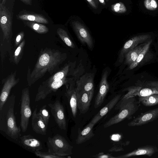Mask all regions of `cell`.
Here are the masks:
<instances>
[{"instance_id": "obj_12", "label": "cell", "mask_w": 158, "mask_h": 158, "mask_svg": "<svg viewBox=\"0 0 158 158\" xmlns=\"http://www.w3.org/2000/svg\"><path fill=\"white\" fill-rule=\"evenodd\" d=\"M73 30L80 42L86 44L89 48L93 46V42L89 32L85 26L77 21L72 22Z\"/></svg>"}, {"instance_id": "obj_15", "label": "cell", "mask_w": 158, "mask_h": 158, "mask_svg": "<svg viewBox=\"0 0 158 158\" xmlns=\"http://www.w3.org/2000/svg\"><path fill=\"white\" fill-rule=\"evenodd\" d=\"M158 152V148L156 146L146 145L139 147L129 153L115 157V158H127L139 156L151 157Z\"/></svg>"}, {"instance_id": "obj_35", "label": "cell", "mask_w": 158, "mask_h": 158, "mask_svg": "<svg viewBox=\"0 0 158 158\" xmlns=\"http://www.w3.org/2000/svg\"><path fill=\"white\" fill-rule=\"evenodd\" d=\"M24 33L23 31H21L17 35L15 42V47H18L20 44L23 40V39L24 36Z\"/></svg>"}, {"instance_id": "obj_1", "label": "cell", "mask_w": 158, "mask_h": 158, "mask_svg": "<svg viewBox=\"0 0 158 158\" xmlns=\"http://www.w3.org/2000/svg\"><path fill=\"white\" fill-rule=\"evenodd\" d=\"M66 58V54L58 50L47 48L41 50L31 72L28 68L27 81L28 86H31L47 73L52 75L57 71Z\"/></svg>"}, {"instance_id": "obj_39", "label": "cell", "mask_w": 158, "mask_h": 158, "mask_svg": "<svg viewBox=\"0 0 158 158\" xmlns=\"http://www.w3.org/2000/svg\"><path fill=\"white\" fill-rule=\"evenodd\" d=\"M99 2L103 5H106V2L105 0H98Z\"/></svg>"}, {"instance_id": "obj_41", "label": "cell", "mask_w": 158, "mask_h": 158, "mask_svg": "<svg viewBox=\"0 0 158 158\" xmlns=\"http://www.w3.org/2000/svg\"><path fill=\"white\" fill-rule=\"evenodd\" d=\"M106 1L107 2L109 0H106Z\"/></svg>"}, {"instance_id": "obj_13", "label": "cell", "mask_w": 158, "mask_h": 158, "mask_svg": "<svg viewBox=\"0 0 158 158\" xmlns=\"http://www.w3.org/2000/svg\"><path fill=\"white\" fill-rule=\"evenodd\" d=\"M77 109L81 114H84L88 110L94 92L77 90Z\"/></svg>"}, {"instance_id": "obj_4", "label": "cell", "mask_w": 158, "mask_h": 158, "mask_svg": "<svg viewBox=\"0 0 158 158\" xmlns=\"http://www.w3.org/2000/svg\"><path fill=\"white\" fill-rule=\"evenodd\" d=\"M48 152L52 154L65 156L73 154V147L64 138L57 134L53 137H48L47 142Z\"/></svg>"}, {"instance_id": "obj_38", "label": "cell", "mask_w": 158, "mask_h": 158, "mask_svg": "<svg viewBox=\"0 0 158 158\" xmlns=\"http://www.w3.org/2000/svg\"><path fill=\"white\" fill-rule=\"evenodd\" d=\"M22 2L27 5H31L32 4V0H20Z\"/></svg>"}, {"instance_id": "obj_29", "label": "cell", "mask_w": 158, "mask_h": 158, "mask_svg": "<svg viewBox=\"0 0 158 158\" xmlns=\"http://www.w3.org/2000/svg\"><path fill=\"white\" fill-rule=\"evenodd\" d=\"M57 33L60 38L67 45L72 48H75L73 43L65 30L61 28H59L57 30Z\"/></svg>"}, {"instance_id": "obj_26", "label": "cell", "mask_w": 158, "mask_h": 158, "mask_svg": "<svg viewBox=\"0 0 158 158\" xmlns=\"http://www.w3.org/2000/svg\"><path fill=\"white\" fill-rule=\"evenodd\" d=\"M69 64H66L61 70L52 75L45 81L47 82H50L55 81H60L67 77L69 71Z\"/></svg>"}, {"instance_id": "obj_20", "label": "cell", "mask_w": 158, "mask_h": 158, "mask_svg": "<svg viewBox=\"0 0 158 158\" xmlns=\"http://www.w3.org/2000/svg\"><path fill=\"white\" fill-rule=\"evenodd\" d=\"M121 94L115 96L103 108L100 110L93 118L90 122L94 125L103 117L110 112L116 105L120 99Z\"/></svg>"}, {"instance_id": "obj_32", "label": "cell", "mask_w": 158, "mask_h": 158, "mask_svg": "<svg viewBox=\"0 0 158 158\" xmlns=\"http://www.w3.org/2000/svg\"><path fill=\"white\" fill-rule=\"evenodd\" d=\"M38 113L43 118L46 125L48 126L50 116L48 111L46 109V105L43 106L40 109Z\"/></svg>"}, {"instance_id": "obj_3", "label": "cell", "mask_w": 158, "mask_h": 158, "mask_svg": "<svg viewBox=\"0 0 158 158\" xmlns=\"http://www.w3.org/2000/svg\"><path fill=\"white\" fill-rule=\"evenodd\" d=\"M140 104L135 97L121 99L115 106V110H119L118 112L105 123L104 127H108L126 119H131L132 116L138 110Z\"/></svg>"}, {"instance_id": "obj_30", "label": "cell", "mask_w": 158, "mask_h": 158, "mask_svg": "<svg viewBox=\"0 0 158 158\" xmlns=\"http://www.w3.org/2000/svg\"><path fill=\"white\" fill-rule=\"evenodd\" d=\"M25 42V40H23L17 47L14 52L13 55L14 62L16 65L19 64L22 57Z\"/></svg>"}, {"instance_id": "obj_28", "label": "cell", "mask_w": 158, "mask_h": 158, "mask_svg": "<svg viewBox=\"0 0 158 158\" xmlns=\"http://www.w3.org/2000/svg\"><path fill=\"white\" fill-rule=\"evenodd\" d=\"M152 42V40H151L145 43L143 49L139 54L135 60L129 65V69H132L135 68L142 61L146 54L148 51Z\"/></svg>"}, {"instance_id": "obj_9", "label": "cell", "mask_w": 158, "mask_h": 158, "mask_svg": "<svg viewBox=\"0 0 158 158\" xmlns=\"http://www.w3.org/2000/svg\"><path fill=\"white\" fill-rule=\"evenodd\" d=\"M16 71L13 72L3 80V85L0 96V110L9 96L12 88L19 81V78H16Z\"/></svg>"}, {"instance_id": "obj_33", "label": "cell", "mask_w": 158, "mask_h": 158, "mask_svg": "<svg viewBox=\"0 0 158 158\" xmlns=\"http://www.w3.org/2000/svg\"><path fill=\"white\" fill-rule=\"evenodd\" d=\"M35 154L36 156L42 158H64L65 156H62L52 154L48 152H44L40 151L35 152Z\"/></svg>"}, {"instance_id": "obj_7", "label": "cell", "mask_w": 158, "mask_h": 158, "mask_svg": "<svg viewBox=\"0 0 158 158\" xmlns=\"http://www.w3.org/2000/svg\"><path fill=\"white\" fill-rule=\"evenodd\" d=\"M11 14L3 3L0 4V25L3 41L10 40L12 35V19Z\"/></svg>"}, {"instance_id": "obj_2", "label": "cell", "mask_w": 158, "mask_h": 158, "mask_svg": "<svg viewBox=\"0 0 158 158\" xmlns=\"http://www.w3.org/2000/svg\"><path fill=\"white\" fill-rule=\"evenodd\" d=\"M15 96H9L0 110V130L11 138L17 140L21 129L17 125L14 114Z\"/></svg>"}, {"instance_id": "obj_11", "label": "cell", "mask_w": 158, "mask_h": 158, "mask_svg": "<svg viewBox=\"0 0 158 158\" xmlns=\"http://www.w3.org/2000/svg\"><path fill=\"white\" fill-rule=\"evenodd\" d=\"M158 118V107L141 113L128 123L129 127L141 126L154 121Z\"/></svg>"}, {"instance_id": "obj_27", "label": "cell", "mask_w": 158, "mask_h": 158, "mask_svg": "<svg viewBox=\"0 0 158 158\" xmlns=\"http://www.w3.org/2000/svg\"><path fill=\"white\" fill-rule=\"evenodd\" d=\"M24 22L27 26L39 34H46L49 31L48 27L41 23L27 21Z\"/></svg>"}, {"instance_id": "obj_36", "label": "cell", "mask_w": 158, "mask_h": 158, "mask_svg": "<svg viewBox=\"0 0 158 158\" xmlns=\"http://www.w3.org/2000/svg\"><path fill=\"white\" fill-rule=\"evenodd\" d=\"M91 6L94 9H97L98 6V0H86Z\"/></svg>"}, {"instance_id": "obj_14", "label": "cell", "mask_w": 158, "mask_h": 158, "mask_svg": "<svg viewBox=\"0 0 158 158\" xmlns=\"http://www.w3.org/2000/svg\"><path fill=\"white\" fill-rule=\"evenodd\" d=\"M108 74V71H106L102 76L98 91L94 100V106L95 109L102 105L108 91L109 85L107 79Z\"/></svg>"}, {"instance_id": "obj_6", "label": "cell", "mask_w": 158, "mask_h": 158, "mask_svg": "<svg viewBox=\"0 0 158 158\" xmlns=\"http://www.w3.org/2000/svg\"><path fill=\"white\" fill-rule=\"evenodd\" d=\"M128 92L121 98L125 99L135 96L144 97L158 94V82H151L127 88Z\"/></svg>"}, {"instance_id": "obj_18", "label": "cell", "mask_w": 158, "mask_h": 158, "mask_svg": "<svg viewBox=\"0 0 158 158\" xmlns=\"http://www.w3.org/2000/svg\"><path fill=\"white\" fill-rule=\"evenodd\" d=\"M36 108L31 115V126L33 130L36 133L42 135L46 134L48 126L40 115L37 112Z\"/></svg>"}, {"instance_id": "obj_34", "label": "cell", "mask_w": 158, "mask_h": 158, "mask_svg": "<svg viewBox=\"0 0 158 158\" xmlns=\"http://www.w3.org/2000/svg\"><path fill=\"white\" fill-rule=\"evenodd\" d=\"M144 4L145 7L150 10H154L158 6L156 0H145Z\"/></svg>"}, {"instance_id": "obj_22", "label": "cell", "mask_w": 158, "mask_h": 158, "mask_svg": "<svg viewBox=\"0 0 158 158\" xmlns=\"http://www.w3.org/2000/svg\"><path fill=\"white\" fill-rule=\"evenodd\" d=\"M95 125L90 122L82 130L79 128L78 135L76 139V143L82 144L91 138L94 135L93 128Z\"/></svg>"}, {"instance_id": "obj_19", "label": "cell", "mask_w": 158, "mask_h": 158, "mask_svg": "<svg viewBox=\"0 0 158 158\" xmlns=\"http://www.w3.org/2000/svg\"><path fill=\"white\" fill-rule=\"evenodd\" d=\"M20 138L21 144L29 150L35 152L43 148L41 141L30 135H24Z\"/></svg>"}, {"instance_id": "obj_21", "label": "cell", "mask_w": 158, "mask_h": 158, "mask_svg": "<svg viewBox=\"0 0 158 158\" xmlns=\"http://www.w3.org/2000/svg\"><path fill=\"white\" fill-rule=\"evenodd\" d=\"M17 18L20 20L48 24L49 23L48 19L43 15L28 11L20 12L17 15Z\"/></svg>"}, {"instance_id": "obj_31", "label": "cell", "mask_w": 158, "mask_h": 158, "mask_svg": "<svg viewBox=\"0 0 158 158\" xmlns=\"http://www.w3.org/2000/svg\"><path fill=\"white\" fill-rule=\"evenodd\" d=\"M111 9L114 12L117 13H123L126 12L127 9L125 5L119 2L111 5Z\"/></svg>"}, {"instance_id": "obj_25", "label": "cell", "mask_w": 158, "mask_h": 158, "mask_svg": "<svg viewBox=\"0 0 158 158\" xmlns=\"http://www.w3.org/2000/svg\"><path fill=\"white\" fill-rule=\"evenodd\" d=\"M138 101L140 103L147 107L158 105V94H154L147 96L139 97Z\"/></svg>"}, {"instance_id": "obj_37", "label": "cell", "mask_w": 158, "mask_h": 158, "mask_svg": "<svg viewBox=\"0 0 158 158\" xmlns=\"http://www.w3.org/2000/svg\"><path fill=\"white\" fill-rule=\"evenodd\" d=\"M95 157L99 158H114L115 157L113 156L110 154H104L103 153H100L95 156Z\"/></svg>"}, {"instance_id": "obj_23", "label": "cell", "mask_w": 158, "mask_h": 158, "mask_svg": "<svg viewBox=\"0 0 158 158\" xmlns=\"http://www.w3.org/2000/svg\"><path fill=\"white\" fill-rule=\"evenodd\" d=\"M65 95L69 101L73 116L75 118L77 109V97L75 88L72 84L67 86Z\"/></svg>"}, {"instance_id": "obj_10", "label": "cell", "mask_w": 158, "mask_h": 158, "mask_svg": "<svg viewBox=\"0 0 158 158\" xmlns=\"http://www.w3.org/2000/svg\"><path fill=\"white\" fill-rule=\"evenodd\" d=\"M51 113L59 127L62 130L66 128V121L63 106L59 100L48 104Z\"/></svg>"}, {"instance_id": "obj_8", "label": "cell", "mask_w": 158, "mask_h": 158, "mask_svg": "<svg viewBox=\"0 0 158 158\" xmlns=\"http://www.w3.org/2000/svg\"><path fill=\"white\" fill-rule=\"evenodd\" d=\"M68 81L65 77L59 81L47 82L44 81L40 85L35 98V102L44 99L50 94L56 92L64 85H66Z\"/></svg>"}, {"instance_id": "obj_17", "label": "cell", "mask_w": 158, "mask_h": 158, "mask_svg": "<svg viewBox=\"0 0 158 158\" xmlns=\"http://www.w3.org/2000/svg\"><path fill=\"white\" fill-rule=\"evenodd\" d=\"M94 74L87 73L81 76L76 82L77 90L94 92Z\"/></svg>"}, {"instance_id": "obj_16", "label": "cell", "mask_w": 158, "mask_h": 158, "mask_svg": "<svg viewBox=\"0 0 158 158\" xmlns=\"http://www.w3.org/2000/svg\"><path fill=\"white\" fill-rule=\"evenodd\" d=\"M148 34L142 35L133 37L127 41L121 49L119 55V60H123L125 54L130 50L137 47L150 37Z\"/></svg>"}, {"instance_id": "obj_5", "label": "cell", "mask_w": 158, "mask_h": 158, "mask_svg": "<svg viewBox=\"0 0 158 158\" xmlns=\"http://www.w3.org/2000/svg\"><path fill=\"white\" fill-rule=\"evenodd\" d=\"M30 105L29 89L28 88H26L22 90L20 99V127L23 132L27 129L29 119L32 114Z\"/></svg>"}, {"instance_id": "obj_40", "label": "cell", "mask_w": 158, "mask_h": 158, "mask_svg": "<svg viewBox=\"0 0 158 158\" xmlns=\"http://www.w3.org/2000/svg\"><path fill=\"white\" fill-rule=\"evenodd\" d=\"M157 140L158 141V135H157Z\"/></svg>"}, {"instance_id": "obj_24", "label": "cell", "mask_w": 158, "mask_h": 158, "mask_svg": "<svg viewBox=\"0 0 158 158\" xmlns=\"http://www.w3.org/2000/svg\"><path fill=\"white\" fill-rule=\"evenodd\" d=\"M145 44L138 46L127 52L125 55V63L130 65L133 63L143 49Z\"/></svg>"}]
</instances>
